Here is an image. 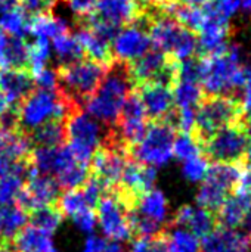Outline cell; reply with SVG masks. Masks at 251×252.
<instances>
[{"instance_id":"cell-25","label":"cell","mask_w":251,"mask_h":252,"mask_svg":"<svg viewBox=\"0 0 251 252\" xmlns=\"http://www.w3.org/2000/svg\"><path fill=\"white\" fill-rule=\"evenodd\" d=\"M65 32H70L68 22L61 16L52 15L50 10L33 15L28 19V34H31L36 38L53 40L55 37Z\"/></svg>"},{"instance_id":"cell-45","label":"cell","mask_w":251,"mask_h":252,"mask_svg":"<svg viewBox=\"0 0 251 252\" xmlns=\"http://www.w3.org/2000/svg\"><path fill=\"white\" fill-rule=\"evenodd\" d=\"M105 241L99 236H89L86 239V244H84V248L81 252H104L105 250Z\"/></svg>"},{"instance_id":"cell-2","label":"cell","mask_w":251,"mask_h":252,"mask_svg":"<svg viewBox=\"0 0 251 252\" xmlns=\"http://www.w3.org/2000/svg\"><path fill=\"white\" fill-rule=\"evenodd\" d=\"M133 90L135 87L127 72V63L112 61L108 65L101 84L83 105L86 106L87 114L107 128H111L115 126L120 111Z\"/></svg>"},{"instance_id":"cell-8","label":"cell","mask_w":251,"mask_h":252,"mask_svg":"<svg viewBox=\"0 0 251 252\" xmlns=\"http://www.w3.org/2000/svg\"><path fill=\"white\" fill-rule=\"evenodd\" d=\"M241 106L228 96H212L200 103L195 115L197 136L200 140H209L220 128L237 123L241 115Z\"/></svg>"},{"instance_id":"cell-21","label":"cell","mask_w":251,"mask_h":252,"mask_svg":"<svg viewBox=\"0 0 251 252\" xmlns=\"http://www.w3.org/2000/svg\"><path fill=\"white\" fill-rule=\"evenodd\" d=\"M251 207V189L235 186V192L219 208V220L223 227L235 229L243 224Z\"/></svg>"},{"instance_id":"cell-38","label":"cell","mask_w":251,"mask_h":252,"mask_svg":"<svg viewBox=\"0 0 251 252\" xmlns=\"http://www.w3.org/2000/svg\"><path fill=\"white\" fill-rule=\"evenodd\" d=\"M209 161L201 155H197L194 158H189L186 161H182V176L186 182L197 185L201 183L209 171Z\"/></svg>"},{"instance_id":"cell-36","label":"cell","mask_w":251,"mask_h":252,"mask_svg":"<svg viewBox=\"0 0 251 252\" xmlns=\"http://www.w3.org/2000/svg\"><path fill=\"white\" fill-rule=\"evenodd\" d=\"M28 174L27 173H9L0 177V205L13 204L19 195Z\"/></svg>"},{"instance_id":"cell-17","label":"cell","mask_w":251,"mask_h":252,"mask_svg":"<svg viewBox=\"0 0 251 252\" xmlns=\"http://www.w3.org/2000/svg\"><path fill=\"white\" fill-rule=\"evenodd\" d=\"M143 12L142 0H98L93 15L121 28L136 22Z\"/></svg>"},{"instance_id":"cell-11","label":"cell","mask_w":251,"mask_h":252,"mask_svg":"<svg viewBox=\"0 0 251 252\" xmlns=\"http://www.w3.org/2000/svg\"><path fill=\"white\" fill-rule=\"evenodd\" d=\"M148 25L149 15L145 10L136 22L121 28L111 41L112 59L129 63L146 53L152 46L148 32Z\"/></svg>"},{"instance_id":"cell-47","label":"cell","mask_w":251,"mask_h":252,"mask_svg":"<svg viewBox=\"0 0 251 252\" xmlns=\"http://www.w3.org/2000/svg\"><path fill=\"white\" fill-rule=\"evenodd\" d=\"M10 109V105H9V102L6 100V97L1 94V92H0V121H1V118L6 115V112Z\"/></svg>"},{"instance_id":"cell-13","label":"cell","mask_w":251,"mask_h":252,"mask_svg":"<svg viewBox=\"0 0 251 252\" xmlns=\"http://www.w3.org/2000/svg\"><path fill=\"white\" fill-rule=\"evenodd\" d=\"M249 134L244 126L232 123L206 140V152L216 162L232 164L247 155Z\"/></svg>"},{"instance_id":"cell-6","label":"cell","mask_w":251,"mask_h":252,"mask_svg":"<svg viewBox=\"0 0 251 252\" xmlns=\"http://www.w3.org/2000/svg\"><path fill=\"white\" fill-rule=\"evenodd\" d=\"M107 69L108 65L84 58L68 65L56 66L58 90L83 106L84 100L90 97L101 84Z\"/></svg>"},{"instance_id":"cell-23","label":"cell","mask_w":251,"mask_h":252,"mask_svg":"<svg viewBox=\"0 0 251 252\" xmlns=\"http://www.w3.org/2000/svg\"><path fill=\"white\" fill-rule=\"evenodd\" d=\"M228 37L229 24H223L206 16L201 28L198 30V49L204 55L222 52L228 46Z\"/></svg>"},{"instance_id":"cell-18","label":"cell","mask_w":251,"mask_h":252,"mask_svg":"<svg viewBox=\"0 0 251 252\" xmlns=\"http://www.w3.org/2000/svg\"><path fill=\"white\" fill-rule=\"evenodd\" d=\"M30 162L37 173L56 177L77 161L67 145H61L50 148H33Z\"/></svg>"},{"instance_id":"cell-51","label":"cell","mask_w":251,"mask_h":252,"mask_svg":"<svg viewBox=\"0 0 251 252\" xmlns=\"http://www.w3.org/2000/svg\"><path fill=\"white\" fill-rule=\"evenodd\" d=\"M246 130H247V134H249V148H247V155H249V158L251 159V117H250V121H249V127H247Z\"/></svg>"},{"instance_id":"cell-52","label":"cell","mask_w":251,"mask_h":252,"mask_svg":"<svg viewBox=\"0 0 251 252\" xmlns=\"http://www.w3.org/2000/svg\"><path fill=\"white\" fill-rule=\"evenodd\" d=\"M164 1H167V0H142V3L145 4V9H146L148 6H151V4L157 6V4H161V3H164Z\"/></svg>"},{"instance_id":"cell-54","label":"cell","mask_w":251,"mask_h":252,"mask_svg":"<svg viewBox=\"0 0 251 252\" xmlns=\"http://www.w3.org/2000/svg\"><path fill=\"white\" fill-rule=\"evenodd\" d=\"M53 252H58V251H53Z\"/></svg>"},{"instance_id":"cell-26","label":"cell","mask_w":251,"mask_h":252,"mask_svg":"<svg viewBox=\"0 0 251 252\" xmlns=\"http://www.w3.org/2000/svg\"><path fill=\"white\" fill-rule=\"evenodd\" d=\"M75 35L83 47V52L92 61H96L105 65H109L114 61L111 55V43L102 38L101 35H98L90 28L84 25H78V31L75 32Z\"/></svg>"},{"instance_id":"cell-29","label":"cell","mask_w":251,"mask_h":252,"mask_svg":"<svg viewBox=\"0 0 251 252\" xmlns=\"http://www.w3.org/2000/svg\"><path fill=\"white\" fill-rule=\"evenodd\" d=\"M163 238L169 252H201L200 238L186 227L173 224V227L163 232Z\"/></svg>"},{"instance_id":"cell-16","label":"cell","mask_w":251,"mask_h":252,"mask_svg":"<svg viewBox=\"0 0 251 252\" xmlns=\"http://www.w3.org/2000/svg\"><path fill=\"white\" fill-rule=\"evenodd\" d=\"M141 97L145 114L152 121H167L175 109L172 84L163 81L145 83L135 89Z\"/></svg>"},{"instance_id":"cell-40","label":"cell","mask_w":251,"mask_h":252,"mask_svg":"<svg viewBox=\"0 0 251 252\" xmlns=\"http://www.w3.org/2000/svg\"><path fill=\"white\" fill-rule=\"evenodd\" d=\"M34 87L40 90H56L58 89V74L56 69L50 66H41L38 69L31 71Z\"/></svg>"},{"instance_id":"cell-53","label":"cell","mask_w":251,"mask_h":252,"mask_svg":"<svg viewBox=\"0 0 251 252\" xmlns=\"http://www.w3.org/2000/svg\"><path fill=\"white\" fill-rule=\"evenodd\" d=\"M15 1H16V3H18V0H15Z\"/></svg>"},{"instance_id":"cell-12","label":"cell","mask_w":251,"mask_h":252,"mask_svg":"<svg viewBox=\"0 0 251 252\" xmlns=\"http://www.w3.org/2000/svg\"><path fill=\"white\" fill-rule=\"evenodd\" d=\"M176 65L178 63L175 59L154 47L138 59L129 62L127 72L135 89L151 81H163L172 84Z\"/></svg>"},{"instance_id":"cell-35","label":"cell","mask_w":251,"mask_h":252,"mask_svg":"<svg viewBox=\"0 0 251 252\" xmlns=\"http://www.w3.org/2000/svg\"><path fill=\"white\" fill-rule=\"evenodd\" d=\"M203 9L207 18L229 24L240 12V0H209Z\"/></svg>"},{"instance_id":"cell-28","label":"cell","mask_w":251,"mask_h":252,"mask_svg":"<svg viewBox=\"0 0 251 252\" xmlns=\"http://www.w3.org/2000/svg\"><path fill=\"white\" fill-rule=\"evenodd\" d=\"M33 148H50L65 145V121L52 120L27 134Z\"/></svg>"},{"instance_id":"cell-3","label":"cell","mask_w":251,"mask_h":252,"mask_svg":"<svg viewBox=\"0 0 251 252\" xmlns=\"http://www.w3.org/2000/svg\"><path fill=\"white\" fill-rule=\"evenodd\" d=\"M81 105L72 102L65 94L56 90H40L34 89L18 106V130L28 134L34 128L43 126L52 120L65 121L72 109Z\"/></svg>"},{"instance_id":"cell-15","label":"cell","mask_w":251,"mask_h":252,"mask_svg":"<svg viewBox=\"0 0 251 252\" xmlns=\"http://www.w3.org/2000/svg\"><path fill=\"white\" fill-rule=\"evenodd\" d=\"M58 195L59 186L56 180L52 176L40 174L31 168L15 202L30 216L43 207L55 205Z\"/></svg>"},{"instance_id":"cell-20","label":"cell","mask_w":251,"mask_h":252,"mask_svg":"<svg viewBox=\"0 0 251 252\" xmlns=\"http://www.w3.org/2000/svg\"><path fill=\"white\" fill-rule=\"evenodd\" d=\"M33 90L30 69H0V92L10 106H18Z\"/></svg>"},{"instance_id":"cell-4","label":"cell","mask_w":251,"mask_h":252,"mask_svg":"<svg viewBox=\"0 0 251 252\" xmlns=\"http://www.w3.org/2000/svg\"><path fill=\"white\" fill-rule=\"evenodd\" d=\"M148 12V10H146ZM148 32L155 49L161 50L175 61L192 59L198 49V40L194 31L179 24L175 18L158 12L149 13Z\"/></svg>"},{"instance_id":"cell-9","label":"cell","mask_w":251,"mask_h":252,"mask_svg":"<svg viewBox=\"0 0 251 252\" xmlns=\"http://www.w3.org/2000/svg\"><path fill=\"white\" fill-rule=\"evenodd\" d=\"M240 168L234 164L217 162L209 167L197 193V204L209 211L219 210L240 179Z\"/></svg>"},{"instance_id":"cell-42","label":"cell","mask_w":251,"mask_h":252,"mask_svg":"<svg viewBox=\"0 0 251 252\" xmlns=\"http://www.w3.org/2000/svg\"><path fill=\"white\" fill-rule=\"evenodd\" d=\"M71 220L74 221V226L87 235H92L95 227H96V214L93 210H84L78 214H75L74 217H71Z\"/></svg>"},{"instance_id":"cell-31","label":"cell","mask_w":251,"mask_h":252,"mask_svg":"<svg viewBox=\"0 0 251 252\" xmlns=\"http://www.w3.org/2000/svg\"><path fill=\"white\" fill-rule=\"evenodd\" d=\"M59 213L62 214V217H74L75 214L84 211V210H93L95 207L89 202L87 196L84 195L83 189H71L67 190L62 196H59L56 199V205H55Z\"/></svg>"},{"instance_id":"cell-22","label":"cell","mask_w":251,"mask_h":252,"mask_svg":"<svg viewBox=\"0 0 251 252\" xmlns=\"http://www.w3.org/2000/svg\"><path fill=\"white\" fill-rule=\"evenodd\" d=\"M173 224L186 227L198 238H204L215 229V217L212 211L200 205H182L175 214Z\"/></svg>"},{"instance_id":"cell-5","label":"cell","mask_w":251,"mask_h":252,"mask_svg":"<svg viewBox=\"0 0 251 252\" xmlns=\"http://www.w3.org/2000/svg\"><path fill=\"white\" fill-rule=\"evenodd\" d=\"M107 130L105 126L78 106L65 120V145L77 162L90 167V161L101 148Z\"/></svg>"},{"instance_id":"cell-7","label":"cell","mask_w":251,"mask_h":252,"mask_svg":"<svg viewBox=\"0 0 251 252\" xmlns=\"http://www.w3.org/2000/svg\"><path fill=\"white\" fill-rule=\"evenodd\" d=\"M175 139L176 131L170 121H152L142 139L130 148V159L154 168L163 167L173 158Z\"/></svg>"},{"instance_id":"cell-43","label":"cell","mask_w":251,"mask_h":252,"mask_svg":"<svg viewBox=\"0 0 251 252\" xmlns=\"http://www.w3.org/2000/svg\"><path fill=\"white\" fill-rule=\"evenodd\" d=\"M64 1H67L71 12L77 16V21H80L95 12L98 0H64Z\"/></svg>"},{"instance_id":"cell-19","label":"cell","mask_w":251,"mask_h":252,"mask_svg":"<svg viewBox=\"0 0 251 252\" xmlns=\"http://www.w3.org/2000/svg\"><path fill=\"white\" fill-rule=\"evenodd\" d=\"M251 238L237 229H213L201 241V252H250Z\"/></svg>"},{"instance_id":"cell-50","label":"cell","mask_w":251,"mask_h":252,"mask_svg":"<svg viewBox=\"0 0 251 252\" xmlns=\"http://www.w3.org/2000/svg\"><path fill=\"white\" fill-rule=\"evenodd\" d=\"M240 9L251 15V0H240Z\"/></svg>"},{"instance_id":"cell-37","label":"cell","mask_w":251,"mask_h":252,"mask_svg":"<svg viewBox=\"0 0 251 252\" xmlns=\"http://www.w3.org/2000/svg\"><path fill=\"white\" fill-rule=\"evenodd\" d=\"M201 146L197 137L191 136L189 133H182V136L175 139L173 143V157H176L180 162L197 155H201Z\"/></svg>"},{"instance_id":"cell-44","label":"cell","mask_w":251,"mask_h":252,"mask_svg":"<svg viewBox=\"0 0 251 252\" xmlns=\"http://www.w3.org/2000/svg\"><path fill=\"white\" fill-rule=\"evenodd\" d=\"M18 6L30 16L50 10L46 0H18Z\"/></svg>"},{"instance_id":"cell-46","label":"cell","mask_w":251,"mask_h":252,"mask_svg":"<svg viewBox=\"0 0 251 252\" xmlns=\"http://www.w3.org/2000/svg\"><path fill=\"white\" fill-rule=\"evenodd\" d=\"M104 252H127V250H126V247L121 242H112L111 241L109 244L105 245Z\"/></svg>"},{"instance_id":"cell-1","label":"cell","mask_w":251,"mask_h":252,"mask_svg":"<svg viewBox=\"0 0 251 252\" xmlns=\"http://www.w3.org/2000/svg\"><path fill=\"white\" fill-rule=\"evenodd\" d=\"M247 68L240 46H226L222 52L206 55L198 62V80L212 96H228L246 83Z\"/></svg>"},{"instance_id":"cell-48","label":"cell","mask_w":251,"mask_h":252,"mask_svg":"<svg viewBox=\"0 0 251 252\" xmlns=\"http://www.w3.org/2000/svg\"><path fill=\"white\" fill-rule=\"evenodd\" d=\"M243 224H244V227H246V230H247V235L251 238V207L250 210H249V213H247V216L244 217Z\"/></svg>"},{"instance_id":"cell-34","label":"cell","mask_w":251,"mask_h":252,"mask_svg":"<svg viewBox=\"0 0 251 252\" xmlns=\"http://www.w3.org/2000/svg\"><path fill=\"white\" fill-rule=\"evenodd\" d=\"M28 220H31V224L37 229L53 235L62 223V214L55 205H49L31 213L28 216Z\"/></svg>"},{"instance_id":"cell-41","label":"cell","mask_w":251,"mask_h":252,"mask_svg":"<svg viewBox=\"0 0 251 252\" xmlns=\"http://www.w3.org/2000/svg\"><path fill=\"white\" fill-rule=\"evenodd\" d=\"M129 252H169L163 235L154 238H136Z\"/></svg>"},{"instance_id":"cell-32","label":"cell","mask_w":251,"mask_h":252,"mask_svg":"<svg viewBox=\"0 0 251 252\" xmlns=\"http://www.w3.org/2000/svg\"><path fill=\"white\" fill-rule=\"evenodd\" d=\"M0 30L12 37L22 38L25 34H28L27 13L18 4L0 13Z\"/></svg>"},{"instance_id":"cell-33","label":"cell","mask_w":251,"mask_h":252,"mask_svg":"<svg viewBox=\"0 0 251 252\" xmlns=\"http://www.w3.org/2000/svg\"><path fill=\"white\" fill-rule=\"evenodd\" d=\"M89 177H90V167L80 162H74L71 167H68L65 171H62L53 179L56 180L59 189L71 190V189L81 188L89 180Z\"/></svg>"},{"instance_id":"cell-30","label":"cell","mask_w":251,"mask_h":252,"mask_svg":"<svg viewBox=\"0 0 251 252\" xmlns=\"http://www.w3.org/2000/svg\"><path fill=\"white\" fill-rule=\"evenodd\" d=\"M53 52L58 61V66L68 65L84 58L83 47L75 34L65 32L53 38Z\"/></svg>"},{"instance_id":"cell-24","label":"cell","mask_w":251,"mask_h":252,"mask_svg":"<svg viewBox=\"0 0 251 252\" xmlns=\"http://www.w3.org/2000/svg\"><path fill=\"white\" fill-rule=\"evenodd\" d=\"M15 252H53L52 235L37 229L33 224H27L10 242Z\"/></svg>"},{"instance_id":"cell-10","label":"cell","mask_w":251,"mask_h":252,"mask_svg":"<svg viewBox=\"0 0 251 252\" xmlns=\"http://www.w3.org/2000/svg\"><path fill=\"white\" fill-rule=\"evenodd\" d=\"M96 210V223L108 239L121 244L133 239L129 223V210L112 190H107L101 196Z\"/></svg>"},{"instance_id":"cell-39","label":"cell","mask_w":251,"mask_h":252,"mask_svg":"<svg viewBox=\"0 0 251 252\" xmlns=\"http://www.w3.org/2000/svg\"><path fill=\"white\" fill-rule=\"evenodd\" d=\"M50 58V44L46 38H36L28 44V69L34 71L47 65Z\"/></svg>"},{"instance_id":"cell-49","label":"cell","mask_w":251,"mask_h":252,"mask_svg":"<svg viewBox=\"0 0 251 252\" xmlns=\"http://www.w3.org/2000/svg\"><path fill=\"white\" fill-rule=\"evenodd\" d=\"M183 4H188V6H204L209 0H180Z\"/></svg>"},{"instance_id":"cell-14","label":"cell","mask_w":251,"mask_h":252,"mask_svg":"<svg viewBox=\"0 0 251 252\" xmlns=\"http://www.w3.org/2000/svg\"><path fill=\"white\" fill-rule=\"evenodd\" d=\"M129 159V151L112 143H102L90 161L92 177L98 179L107 190H112L120 183Z\"/></svg>"},{"instance_id":"cell-27","label":"cell","mask_w":251,"mask_h":252,"mask_svg":"<svg viewBox=\"0 0 251 252\" xmlns=\"http://www.w3.org/2000/svg\"><path fill=\"white\" fill-rule=\"evenodd\" d=\"M27 223L28 214L18 204L0 205V239L3 242H12Z\"/></svg>"}]
</instances>
